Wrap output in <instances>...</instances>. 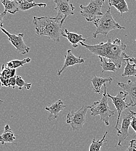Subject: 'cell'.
Wrapping results in <instances>:
<instances>
[{
    "label": "cell",
    "mask_w": 136,
    "mask_h": 151,
    "mask_svg": "<svg viewBox=\"0 0 136 151\" xmlns=\"http://www.w3.org/2000/svg\"><path fill=\"white\" fill-rule=\"evenodd\" d=\"M91 81L93 84V91L96 93L100 94L102 93V91L101 90L102 86H104L106 83H109V84H111L113 82V78L111 77L105 78L94 75Z\"/></svg>",
    "instance_id": "9a60e30c"
},
{
    "label": "cell",
    "mask_w": 136,
    "mask_h": 151,
    "mask_svg": "<svg viewBox=\"0 0 136 151\" xmlns=\"http://www.w3.org/2000/svg\"><path fill=\"white\" fill-rule=\"evenodd\" d=\"M31 58H26L23 60H12L6 63V66L8 68L16 69L18 68L23 66L24 64L31 62Z\"/></svg>",
    "instance_id": "603a6c76"
},
{
    "label": "cell",
    "mask_w": 136,
    "mask_h": 151,
    "mask_svg": "<svg viewBox=\"0 0 136 151\" xmlns=\"http://www.w3.org/2000/svg\"><path fill=\"white\" fill-rule=\"evenodd\" d=\"M108 3L110 7L113 6L116 8L120 12L121 16H122L124 12H128L129 11L127 2L124 0H109Z\"/></svg>",
    "instance_id": "ffe728a7"
},
{
    "label": "cell",
    "mask_w": 136,
    "mask_h": 151,
    "mask_svg": "<svg viewBox=\"0 0 136 151\" xmlns=\"http://www.w3.org/2000/svg\"><path fill=\"white\" fill-rule=\"evenodd\" d=\"M104 91L102 94V98L97 102H94L92 105L88 106L90 109L92 116H99L101 120L104 122L107 126H109V118L115 116V111H112L108 105V96L106 92V84L104 86Z\"/></svg>",
    "instance_id": "277c9868"
},
{
    "label": "cell",
    "mask_w": 136,
    "mask_h": 151,
    "mask_svg": "<svg viewBox=\"0 0 136 151\" xmlns=\"http://www.w3.org/2000/svg\"><path fill=\"white\" fill-rule=\"evenodd\" d=\"M136 115V112L129 109L128 113H124L123 116L122 122L120 129L117 132V135L118 137V147H121L122 143L126 139L129 135V128L130 127V123L132 119Z\"/></svg>",
    "instance_id": "ba28073f"
},
{
    "label": "cell",
    "mask_w": 136,
    "mask_h": 151,
    "mask_svg": "<svg viewBox=\"0 0 136 151\" xmlns=\"http://www.w3.org/2000/svg\"><path fill=\"white\" fill-rule=\"evenodd\" d=\"M4 6V12H9L11 14H15L18 11H20L19 4L17 1H9L2 0L1 1Z\"/></svg>",
    "instance_id": "ac0fdd59"
},
{
    "label": "cell",
    "mask_w": 136,
    "mask_h": 151,
    "mask_svg": "<svg viewBox=\"0 0 136 151\" xmlns=\"http://www.w3.org/2000/svg\"><path fill=\"white\" fill-rule=\"evenodd\" d=\"M16 139L15 134L12 132L8 124L5 126L4 131L2 135H0V142L2 145H5L6 143H11L12 144H17L15 142Z\"/></svg>",
    "instance_id": "e0dca14e"
},
{
    "label": "cell",
    "mask_w": 136,
    "mask_h": 151,
    "mask_svg": "<svg viewBox=\"0 0 136 151\" xmlns=\"http://www.w3.org/2000/svg\"><path fill=\"white\" fill-rule=\"evenodd\" d=\"M61 36L66 38L69 42L72 45L74 48H77L78 47V43L80 42H84L86 41V39L84 38L82 35H78V33L69 32L67 29H63L61 33Z\"/></svg>",
    "instance_id": "5bb4252c"
},
{
    "label": "cell",
    "mask_w": 136,
    "mask_h": 151,
    "mask_svg": "<svg viewBox=\"0 0 136 151\" xmlns=\"http://www.w3.org/2000/svg\"><path fill=\"white\" fill-rule=\"evenodd\" d=\"M80 44L93 54L110 60L116 65L117 69L126 65V60L130 58L124 52L126 45L119 38L112 41L111 38L108 37L107 42H101L95 45H89L83 42Z\"/></svg>",
    "instance_id": "6da1fadb"
},
{
    "label": "cell",
    "mask_w": 136,
    "mask_h": 151,
    "mask_svg": "<svg viewBox=\"0 0 136 151\" xmlns=\"http://www.w3.org/2000/svg\"><path fill=\"white\" fill-rule=\"evenodd\" d=\"M6 12H1L0 11V27L1 28H3V26H4V21L3 19L4 18V17L6 15Z\"/></svg>",
    "instance_id": "f1b7e54d"
},
{
    "label": "cell",
    "mask_w": 136,
    "mask_h": 151,
    "mask_svg": "<svg viewBox=\"0 0 136 151\" xmlns=\"http://www.w3.org/2000/svg\"></svg>",
    "instance_id": "1f68e13d"
},
{
    "label": "cell",
    "mask_w": 136,
    "mask_h": 151,
    "mask_svg": "<svg viewBox=\"0 0 136 151\" xmlns=\"http://www.w3.org/2000/svg\"><path fill=\"white\" fill-rule=\"evenodd\" d=\"M56 4L55 9L58 12L56 18L61 19L63 24L65 20L69 15H73L75 6L73 4L70 3L68 0H54Z\"/></svg>",
    "instance_id": "9c48e42d"
},
{
    "label": "cell",
    "mask_w": 136,
    "mask_h": 151,
    "mask_svg": "<svg viewBox=\"0 0 136 151\" xmlns=\"http://www.w3.org/2000/svg\"><path fill=\"white\" fill-rule=\"evenodd\" d=\"M17 86L18 87L19 90H21L23 87H24L27 90H30L32 84L26 83L21 76H17Z\"/></svg>",
    "instance_id": "d4e9b609"
},
{
    "label": "cell",
    "mask_w": 136,
    "mask_h": 151,
    "mask_svg": "<svg viewBox=\"0 0 136 151\" xmlns=\"http://www.w3.org/2000/svg\"><path fill=\"white\" fill-rule=\"evenodd\" d=\"M130 127L133 129V130L135 132L136 137V117L133 116L132 119L131 123H130Z\"/></svg>",
    "instance_id": "83f0119b"
},
{
    "label": "cell",
    "mask_w": 136,
    "mask_h": 151,
    "mask_svg": "<svg viewBox=\"0 0 136 151\" xmlns=\"http://www.w3.org/2000/svg\"><path fill=\"white\" fill-rule=\"evenodd\" d=\"M33 23L37 35L45 36L57 42L60 41V36L63 30L61 19L50 17H34Z\"/></svg>",
    "instance_id": "7a4b0ae2"
},
{
    "label": "cell",
    "mask_w": 136,
    "mask_h": 151,
    "mask_svg": "<svg viewBox=\"0 0 136 151\" xmlns=\"http://www.w3.org/2000/svg\"><path fill=\"white\" fill-rule=\"evenodd\" d=\"M15 73L16 69L8 68L3 64L0 72V83L2 86L9 87V80L11 78L15 76Z\"/></svg>",
    "instance_id": "2e32d148"
},
{
    "label": "cell",
    "mask_w": 136,
    "mask_h": 151,
    "mask_svg": "<svg viewBox=\"0 0 136 151\" xmlns=\"http://www.w3.org/2000/svg\"><path fill=\"white\" fill-rule=\"evenodd\" d=\"M108 133V132H105L102 139L100 140H97L94 138L89 147V151H101V148L103 145L107 142V141L106 140V137Z\"/></svg>",
    "instance_id": "7402d4cb"
},
{
    "label": "cell",
    "mask_w": 136,
    "mask_h": 151,
    "mask_svg": "<svg viewBox=\"0 0 136 151\" xmlns=\"http://www.w3.org/2000/svg\"><path fill=\"white\" fill-rule=\"evenodd\" d=\"M107 96L108 98L112 99V103L115 105V107L117 112V124L115 126V130H116L117 132L119 130L118 126L119 124L121 114L125 109L129 108V107H131V105L130 104H127V102H126V96H127V94L123 91H119V93L115 96L111 95L109 93H107Z\"/></svg>",
    "instance_id": "52a82bcc"
},
{
    "label": "cell",
    "mask_w": 136,
    "mask_h": 151,
    "mask_svg": "<svg viewBox=\"0 0 136 151\" xmlns=\"http://www.w3.org/2000/svg\"><path fill=\"white\" fill-rule=\"evenodd\" d=\"M126 151H136V140L132 139L129 142V146Z\"/></svg>",
    "instance_id": "484cf974"
},
{
    "label": "cell",
    "mask_w": 136,
    "mask_h": 151,
    "mask_svg": "<svg viewBox=\"0 0 136 151\" xmlns=\"http://www.w3.org/2000/svg\"><path fill=\"white\" fill-rule=\"evenodd\" d=\"M1 87H2V84H1V83H0V89H1ZM0 102L1 103H4V102L3 101H2V100H1L0 99Z\"/></svg>",
    "instance_id": "4dcf8cb0"
},
{
    "label": "cell",
    "mask_w": 136,
    "mask_h": 151,
    "mask_svg": "<svg viewBox=\"0 0 136 151\" xmlns=\"http://www.w3.org/2000/svg\"><path fill=\"white\" fill-rule=\"evenodd\" d=\"M86 59L81 58V55H80L79 57L75 56L71 50H68L67 51L66 55H65V63L63 66L60 68L58 70V75L60 76L62 73L68 67L74 66L76 64H80L84 62Z\"/></svg>",
    "instance_id": "7c38bea8"
},
{
    "label": "cell",
    "mask_w": 136,
    "mask_h": 151,
    "mask_svg": "<svg viewBox=\"0 0 136 151\" xmlns=\"http://www.w3.org/2000/svg\"><path fill=\"white\" fill-rule=\"evenodd\" d=\"M104 0H91L88 5H80L81 9L80 14L89 22H94L98 16H103L102 9L104 8Z\"/></svg>",
    "instance_id": "5b68a950"
},
{
    "label": "cell",
    "mask_w": 136,
    "mask_h": 151,
    "mask_svg": "<svg viewBox=\"0 0 136 151\" xmlns=\"http://www.w3.org/2000/svg\"><path fill=\"white\" fill-rule=\"evenodd\" d=\"M99 58L100 62H101V66L102 67V73L104 72H115L117 70V68L116 65L110 60L105 58L101 57H99Z\"/></svg>",
    "instance_id": "44dd1931"
},
{
    "label": "cell",
    "mask_w": 136,
    "mask_h": 151,
    "mask_svg": "<svg viewBox=\"0 0 136 151\" xmlns=\"http://www.w3.org/2000/svg\"><path fill=\"white\" fill-rule=\"evenodd\" d=\"M19 4V10L21 11H26L35 6L39 7H46L47 4L45 3H36L33 1H25V0H18L17 1Z\"/></svg>",
    "instance_id": "d6986e66"
},
{
    "label": "cell",
    "mask_w": 136,
    "mask_h": 151,
    "mask_svg": "<svg viewBox=\"0 0 136 151\" xmlns=\"http://www.w3.org/2000/svg\"><path fill=\"white\" fill-rule=\"evenodd\" d=\"M122 77L127 76H133L136 77V65L131 64L129 59L126 60V65L124 68V72L122 75Z\"/></svg>",
    "instance_id": "cb8c5ba5"
},
{
    "label": "cell",
    "mask_w": 136,
    "mask_h": 151,
    "mask_svg": "<svg viewBox=\"0 0 136 151\" xmlns=\"http://www.w3.org/2000/svg\"><path fill=\"white\" fill-rule=\"evenodd\" d=\"M17 86V76H14L11 78L9 80V87H12V88H15Z\"/></svg>",
    "instance_id": "4316f807"
},
{
    "label": "cell",
    "mask_w": 136,
    "mask_h": 151,
    "mask_svg": "<svg viewBox=\"0 0 136 151\" xmlns=\"http://www.w3.org/2000/svg\"><path fill=\"white\" fill-rule=\"evenodd\" d=\"M1 30L8 36L9 41L13 45L14 47H15L19 53L22 55H25L29 53L30 50V48L27 47L23 41V33H19L18 35H15L11 34L4 28H1Z\"/></svg>",
    "instance_id": "30bf717a"
},
{
    "label": "cell",
    "mask_w": 136,
    "mask_h": 151,
    "mask_svg": "<svg viewBox=\"0 0 136 151\" xmlns=\"http://www.w3.org/2000/svg\"><path fill=\"white\" fill-rule=\"evenodd\" d=\"M129 61L130 62H133L135 65H136V58H130L129 59Z\"/></svg>",
    "instance_id": "f546056e"
},
{
    "label": "cell",
    "mask_w": 136,
    "mask_h": 151,
    "mask_svg": "<svg viewBox=\"0 0 136 151\" xmlns=\"http://www.w3.org/2000/svg\"><path fill=\"white\" fill-rule=\"evenodd\" d=\"M89 106H83L77 112L71 111L66 116V123L69 124L73 132L81 130L86 122V114Z\"/></svg>",
    "instance_id": "8992f818"
},
{
    "label": "cell",
    "mask_w": 136,
    "mask_h": 151,
    "mask_svg": "<svg viewBox=\"0 0 136 151\" xmlns=\"http://www.w3.org/2000/svg\"><path fill=\"white\" fill-rule=\"evenodd\" d=\"M66 107V105L61 99H59L50 106H45V109L50 112V115L48 118V120L52 121L57 119L58 117L59 113Z\"/></svg>",
    "instance_id": "4fadbf2b"
},
{
    "label": "cell",
    "mask_w": 136,
    "mask_h": 151,
    "mask_svg": "<svg viewBox=\"0 0 136 151\" xmlns=\"http://www.w3.org/2000/svg\"><path fill=\"white\" fill-rule=\"evenodd\" d=\"M117 86L121 88L130 98V104L132 107L136 106V81H133L129 80L127 83L118 82Z\"/></svg>",
    "instance_id": "8fae6325"
},
{
    "label": "cell",
    "mask_w": 136,
    "mask_h": 151,
    "mask_svg": "<svg viewBox=\"0 0 136 151\" xmlns=\"http://www.w3.org/2000/svg\"><path fill=\"white\" fill-rule=\"evenodd\" d=\"M94 24L97 28L93 35L94 38L97 37V35L99 34L107 37L110 32L115 29H125L124 27L121 26L114 18L111 12L110 6L101 18H97L94 21Z\"/></svg>",
    "instance_id": "3957f363"
}]
</instances>
